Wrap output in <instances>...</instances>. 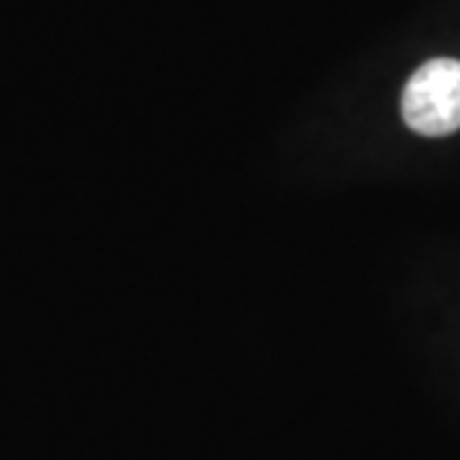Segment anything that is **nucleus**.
<instances>
[{
    "instance_id": "obj_1",
    "label": "nucleus",
    "mask_w": 460,
    "mask_h": 460,
    "mask_svg": "<svg viewBox=\"0 0 460 460\" xmlns=\"http://www.w3.org/2000/svg\"><path fill=\"white\" fill-rule=\"evenodd\" d=\"M403 123L425 137L460 128V60L437 58L412 72L401 99Z\"/></svg>"
}]
</instances>
